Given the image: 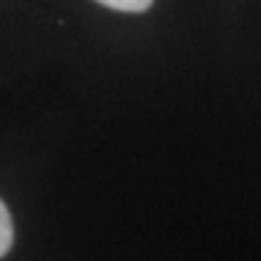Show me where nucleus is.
<instances>
[{
    "instance_id": "2",
    "label": "nucleus",
    "mask_w": 261,
    "mask_h": 261,
    "mask_svg": "<svg viewBox=\"0 0 261 261\" xmlns=\"http://www.w3.org/2000/svg\"><path fill=\"white\" fill-rule=\"evenodd\" d=\"M104 8L119 10V12H145L152 5V0H94Z\"/></svg>"
},
{
    "instance_id": "1",
    "label": "nucleus",
    "mask_w": 261,
    "mask_h": 261,
    "mask_svg": "<svg viewBox=\"0 0 261 261\" xmlns=\"http://www.w3.org/2000/svg\"><path fill=\"white\" fill-rule=\"evenodd\" d=\"M15 240V227H12V218H10L8 205L0 201V256H5L12 247Z\"/></svg>"
}]
</instances>
